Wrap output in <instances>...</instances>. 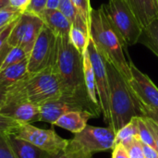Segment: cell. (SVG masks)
I'll list each match as a JSON object with an SVG mask.
<instances>
[{
  "label": "cell",
  "mask_w": 158,
  "mask_h": 158,
  "mask_svg": "<svg viewBox=\"0 0 158 158\" xmlns=\"http://www.w3.org/2000/svg\"><path fill=\"white\" fill-rule=\"evenodd\" d=\"M39 17L56 36L69 35L72 23L60 10L45 8L40 13Z\"/></svg>",
  "instance_id": "cell-13"
},
{
  "label": "cell",
  "mask_w": 158,
  "mask_h": 158,
  "mask_svg": "<svg viewBox=\"0 0 158 158\" xmlns=\"http://www.w3.org/2000/svg\"><path fill=\"white\" fill-rule=\"evenodd\" d=\"M79 15L86 22L90 29V19H91V11L92 7L90 5V0H72Z\"/></svg>",
  "instance_id": "cell-29"
},
{
  "label": "cell",
  "mask_w": 158,
  "mask_h": 158,
  "mask_svg": "<svg viewBox=\"0 0 158 158\" xmlns=\"http://www.w3.org/2000/svg\"><path fill=\"white\" fill-rule=\"evenodd\" d=\"M116 132L110 128L87 125L69 140V145L82 154L93 157L94 154L113 149Z\"/></svg>",
  "instance_id": "cell-7"
},
{
  "label": "cell",
  "mask_w": 158,
  "mask_h": 158,
  "mask_svg": "<svg viewBox=\"0 0 158 158\" xmlns=\"http://www.w3.org/2000/svg\"><path fill=\"white\" fill-rule=\"evenodd\" d=\"M59 5V0H47L45 8L48 9H57Z\"/></svg>",
  "instance_id": "cell-38"
},
{
  "label": "cell",
  "mask_w": 158,
  "mask_h": 158,
  "mask_svg": "<svg viewBox=\"0 0 158 158\" xmlns=\"http://www.w3.org/2000/svg\"><path fill=\"white\" fill-rule=\"evenodd\" d=\"M137 122H138V129H139V138H140L141 142L156 149V145L154 137H153L143 117L138 116Z\"/></svg>",
  "instance_id": "cell-26"
},
{
  "label": "cell",
  "mask_w": 158,
  "mask_h": 158,
  "mask_svg": "<svg viewBox=\"0 0 158 158\" xmlns=\"http://www.w3.org/2000/svg\"><path fill=\"white\" fill-rule=\"evenodd\" d=\"M30 74L28 70V59L0 69V91L6 89L23 80Z\"/></svg>",
  "instance_id": "cell-16"
},
{
  "label": "cell",
  "mask_w": 158,
  "mask_h": 158,
  "mask_svg": "<svg viewBox=\"0 0 158 158\" xmlns=\"http://www.w3.org/2000/svg\"><path fill=\"white\" fill-rule=\"evenodd\" d=\"M56 36L46 27H43L28 57V70L31 74L38 73L55 63Z\"/></svg>",
  "instance_id": "cell-10"
},
{
  "label": "cell",
  "mask_w": 158,
  "mask_h": 158,
  "mask_svg": "<svg viewBox=\"0 0 158 158\" xmlns=\"http://www.w3.org/2000/svg\"><path fill=\"white\" fill-rule=\"evenodd\" d=\"M28 18H29V13L27 11H24L19 18L14 27L12 28L7 39V44L11 47H16L20 45L28 23Z\"/></svg>",
  "instance_id": "cell-21"
},
{
  "label": "cell",
  "mask_w": 158,
  "mask_h": 158,
  "mask_svg": "<svg viewBox=\"0 0 158 158\" xmlns=\"http://www.w3.org/2000/svg\"><path fill=\"white\" fill-rule=\"evenodd\" d=\"M20 16H19L18 18H16L15 19H13L12 21H10L5 28L4 30L0 32V67L3 63V61L5 60L6 55L8 54V52L10 51V49L12 48L8 44H7V39L8 36L10 34V31L12 30V28L14 27V25L16 24V22L18 21L19 18Z\"/></svg>",
  "instance_id": "cell-24"
},
{
  "label": "cell",
  "mask_w": 158,
  "mask_h": 158,
  "mask_svg": "<svg viewBox=\"0 0 158 158\" xmlns=\"http://www.w3.org/2000/svg\"><path fill=\"white\" fill-rule=\"evenodd\" d=\"M39 107H40V121L46 122L51 125H54L55 122L62 115L71 111L87 110L93 113L95 116V118H97V116L93 112V110L82 102L77 99L69 98L65 96L44 103L41 106H39Z\"/></svg>",
  "instance_id": "cell-11"
},
{
  "label": "cell",
  "mask_w": 158,
  "mask_h": 158,
  "mask_svg": "<svg viewBox=\"0 0 158 158\" xmlns=\"http://www.w3.org/2000/svg\"><path fill=\"white\" fill-rule=\"evenodd\" d=\"M143 118H144V120H145V122H146V124H147V126H148V128H149V130H150V131L154 137V140H155V143L156 145V150L158 151V126L152 119L145 118V117H143Z\"/></svg>",
  "instance_id": "cell-36"
},
{
  "label": "cell",
  "mask_w": 158,
  "mask_h": 158,
  "mask_svg": "<svg viewBox=\"0 0 158 158\" xmlns=\"http://www.w3.org/2000/svg\"><path fill=\"white\" fill-rule=\"evenodd\" d=\"M28 13H29L28 23L26 26V30L24 32L22 42L19 46L29 56L30 53L31 52V49L37 40L43 27L44 26V23L43 19L38 15H34L30 12H28Z\"/></svg>",
  "instance_id": "cell-18"
},
{
  "label": "cell",
  "mask_w": 158,
  "mask_h": 158,
  "mask_svg": "<svg viewBox=\"0 0 158 158\" xmlns=\"http://www.w3.org/2000/svg\"><path fill=\"white\" fill-rule=\"evenodd\" d=\"M87 50L90 56L92 66L95 77V86L98 96V104L103 115L104 121L108 125V128L112 130V120L110 114V105H109V84L108 76L106 67V62L97 51L93 40L90 38Z\"/></svg>",
  "instance_id": "cell-9"
},
{
  "label": "cell",
  "mask_w": 158,
  "mask_h": 158,
  "mask_svg": "<svg viewBox=\"0 0 158 158\" xmlns=\"http://www.w3.org/2000/svg\"><path fill=\"white\" fill-rule=\"evenodd\" d=\"M22 123L0 114V134H13Z\"/></svg>",
  "instance_id": "cell-28"
},
{
  "label": "cell",
  "mask_w": 158,
  "mask_h": 158,
  "mask_svg": "<svg viewBox=\"0 0 158 158\" xmlns=\"http://www.w3.org/2000/svg\"><path fill=\"white\" fill-rule=\"evenodd\" d=\"M28 57H29V56L20 46L12 47L10 49V51L8 52V54L6 55L5 60L3 61V63L0 67V69H6L11 65L22 62V61L28 59Z\"/></svg>",
  "instance_id": "cell-25"
},
{
  "label": "cell",
  "mask_w": 158,
  "mask_h": 158,
  "mask_svg": "<svg viewBox=\"0 0 158 158\" xmlns=\"http://www.w3.org/2000/svg\"><path fill=\"white\" fill-rule=\"evenodd\" d=\"M130 66L131 79L128 83L133 94L144 105L158 107V88L156 84L132 62H130Z\"/></svg>",
  "instance_id": "cell-12"
},
{
  "label": "cell",
  "mask_w": 158,
  "mask_h": 158,
  "mask_svg": "<svg viewBox=\"0 0 158 158\" xmlns=\"http://www.w3.org/2000/svg\"><path fill=\"white\" fill-rule=\"evenodd\" d=\"M83 75H84V83H85V87H86L88 96H89L90 100L95 106H97L99 107L98 96H97L96 86H95L94 72V69H93L92 62H91L90 56H89L87 49L83 54Z\"/></svg>",
  "instance_id": "cell-19"
},
{
  "label": "cell",
  "mask_w": 158,
  "mask_h": 158,
  "mask_svg": "<svg viewBox=\"0 0 158 158\" xmlns=\"http://www.w3.org/2000/svg\"><path fill=\"white\" fill-rule=\"evenodd\" d=\"M121 144H123L126 148L130 158H145L142 147V142L139 136L132 137Z\"/></svg>",
  "instance_id": "cell-27"
},
{
  "label": "cell",
  "mask_w": 158,
  "mask_h": 158,
  "mask_svg": "<svg viewBox=\"0 0 158 158\" xmlns=\"http://www.w3.org/2000/svg\"><path fill=\"white\" fill-rule=\"evenodd\" d=\"M46 2H47V0H31V3L26 11L39 16L40 13L44 9H45Z\"/></svg>",
  "instance_id": "cell-33"
},
{
  "label": "cell",
  "mask_w": 158,
  "mask_h": 158,
  "mask_svg": "<svg viewBox=\"0 0 158 158\" xmlns=\"http://www.w3.org/2000/svg\"><path fill=\"white\" fill-rule=\"evenodd\" d=\"M7 139L18 158H51L53 156L15 134H7Z\"/></svg>",
  "instance_id": "cell-17"
},
{
  "label": "cell",
  "mask_w": 158,
  "mask_h": 158,
  "mask_svg": "<svg viewBox=\"0 0 158 158\" xmlns=\"http://www.w3.org/2000/svg\"><path fill=\"white\" fill-rule=\"evenodd\" d=\"M6 26H5V27H6ZM5 27H3V28H0V32H1V31L4 30V28H5Z\"/></svg>",
  "instance_id": "cell-42"
},
{
  "label": "cell",
  "mask_w": 158,
  "mask_h": 158,
  "mask_svg": "<svg viewBox=\"0 0 158 158\" xmlns=\"http://www.w3.org/2000/svg\"><path fill=\"white\" fill-rule=\"evenodd\" d=\"M93 118H95V116L87 110L71 111L62 115L54 125L76 134L81 131L88 125V120Z\"/></svg>",
  "instance_id": "cell-15"
},
{
  "label": "cell",
  "mask_w": 158,
  "mask_h": 158,
  "mask_svg": "<svg viewBox=\"0 0 158 158\" xmlns=\"http://www.w3.org/2000/svg\"><path fill=\"white\" fill-rule=\"evenodd\" d=\"M102 6L123 47L136 44L143 29L127 3L124 0H109Z\"/></svg>",
  "instance_id": "cell-4"
},
{
  "label": "cell",
  "mask_w": 158,
  "mask_h": 158,
  "mask_svg": "<svg viewBox=\"0 0 158 158\" xmlns=\"http://www.w3.org/2000/svg\"><path fill=\"white\" fill-rule=\"evenodd\" d=\"M0 158H18L8 142L7 134H0Z\"/></svg>",
  "instance_id": "cell-32"
},
{
  "label": "cell",
  "mask_w": 158,
  "mask_h": 158,
  "mask_svg": "<svg viewBox=\"0 0 158 158\" xmlns=\"http://www.w3.org/2000/svg\"><path fill=\"white\" fill-rule=\"evenodd\" d=\"M134 13L143 29L146 28L158 17L156 0H124Z\"/></svg>",
  "instance_id": "cell-14"
},
{
  "label": "cell",
  "mask_w": 158,
  "mask_h": 158,
  "mask_svg": "<svg viewBox=\"0 0 158 158\" xmlns=\"http://www.w3.org/2000/svg\"><path fill=\"white\" fill-rule=\"evenodd\" d=\"M23 80L6 89V100L0 109V114L22 124H31L40 121V107L27 98Z\"/></svg>",
  "instance_id": "cell-6"
},
{
  "label": "cell",
  "mask_w": 158,
  "mask_h": 158,
  "mask_svg": "<svg viewBox=\"0 0 158 158\" xmlns=\"http://www.w3.org/2000/svg\"><path fill=\"white\" fill-rule=\"evenodd\" d=\"M136 106L141 113V117H145V118L152 119L158 126V107L149 106L147 105H144L140 100H138L137 97H136Z\"/></svg>",
  "instance_id": "cell-30"
},
{
  "label": "cell",
  "mask_w": 158,
  "mask_h": 158,
  "mask_svg": "<svg viewBox=\"0 0 158 158\" xmlns=\"http://www.w3.org/2000/svg\"><path fill=\"white\" fill-rule=\"evenodd\" d=\"M90 38L106 62L114 66L129 82L131 79V66L124 55V47L109 23L103 6L92 8L90 19Z\"/></svg>",
  "instance_id": "cell-2"
},
{
  "label": "cell",
  "mask_w": 158,
  "mask_h": 158,
  "mask_svg": "<svg viewBox=\"0 0 158 158\" xmlns=\"http://www.w3.org/2000/svg\"><path fill=\"white\" fill-rule=\"evenodd\" d=\"M112 158H130L129 154L123 144L119 143L113 147Z\"/></svg>",
  "instance_id": "cell-35"
},
{
  "label": "cell",
  "mask_w": 158,
  "mask_h": 158,
  "mask_svg": "<svg viewBox=\"0 0 158 158\" xmlns=\"http://www.w3.org/2000/svg\"><path fill=\"white\" fill-rule=\"evenodd\" d=\"M9 6V0H0V11Z\"/></svg>",
  "instance_id": "cell-40"
},
{
  "label": "cell",
  "mask_w": 158,
  "mask_h": 158,
  "mask_svg": "<svg viewBox=\"0 0 158 158\" xmlns=\"http://www.w3.org/2000/svg\"><path fill=\"white\" fill-rule=\"evenodd\" d=\"M5 100H6V92L0 91V109L3 106V105L5 103Z\"/></svg>",
  "instance_id": "cell-41"
},
{
  "label": "cell",
  "mask_w": 158,
  "mask_h": 158,
  "mask_svg": "<svg viewBox=\"0 0 158 158\" xmlns=\"http://www.w3.org/2000/svg\"><path fill=\"white\" fill-rule=\"evenodd\" d=\"M138 43L148 47L158 56V17L143 30Z\"/></svg>",
  "instance_id": "cell-20"
},
{
  "label": "cell",
  "mask_w": 158,
  "mask_h": 158,
  "mask_svg": "<svg viewBox=\"0 0 158 158\" xmlns=\"http://www.w3.org/2000/svg\"><path fill=\"white\" fill-rule=\"evenodd\" d=\"M51 158H75L74 156H70L69 154L66 153V152H62L61 154L59 155H56V156H52Z\"/></svg>",
  "instance_id": "cell-39"
},
{
  "label": "cell",
  "mask_w": 158,
  "mask_h": 158,
  "mask_svg": "<svg viewBox=\"0 0 158 158\" xmlns=\"http://www.w3.org/2000/svg\"><path fill=\"white\" fill-rule=\"evenodd\" d=\"M142 147H143V151L145 158H158V151L156 149L143 143H142Z\"/></svg>",
  "instance_id": "cell-37"
},
{
  "label": "cell",
  "mask_w": 158,
  "mask_h": 158,
  "mask_svg": "<svg viewBox=\"0 0 158 158\" xmlns=\"http://www.w3.org/2000/svg\"><path fill=\"white\" fill-rule=\"evenodd\" d=\"M106 67L109 84L112 130L117 133L134 117H141V113L136 106V97L128 81L117 69L108 62H106Z\"/></svg>",
  "instance_id": "cell-3"
},
{
  "label": "cell",
  "mask_w": 158,
  "mask_h": 158,
  "mask_svg": "<svg viewBox=\"0 0 158 158\" xmlns=\"http://www.w3.org/2000/svg\"><path fill=\"white\" fill-rule=\"evenodd\" d=\"M69 39L74 47L81 54L83 55L84 52L87 49L89 41H90V35L86 31L81 30L78 27L72 26L71 30L69 31Z\"/></svg>",
  "instance_id": "cell-22"
},
{
  "label": "cell",
  "mask_w": 158,
  "mask_h": 158,
  "mask_svg": "<svg viewBox=\"0 0 158 158\" xmlns=\"http://www.w3.org/2000/svg\"><path fill=\"white\" fill-rule=\"evenodd\" d=\"M55 70L59 78L62 96L77 99L88 106L100 117L101 110L89 98L83 75V55L72 44L68 36H56V50L54 63Z\"/></svg>",
  "instance_id": "cell-1"
},
{
  "label": "cell",
  "mask_w": 158,
  "mask_h": 158,
  "mask_svg": "<svg viewBox=\"0 0 158 158\" xmlns=\"http://www.w3.org/2000/svg\"><path fill=\"white\" fill-rule=\"evenodd\" d=\"M23 86L29 101L37 106L58 99L63 95L60 81L54 65L38 73H30L23 80Z\"/></svg>",
  "instance_id": "cell-5"
},
{
  "label": "cell",
  "mask_w": 158,
  "mask_h": 158,
  "mask_svg": "<svg viewBox=\"0 0 158 158\" xmlns=\"http://www.w3.org/2000/svg\"><path fill=\"white\" fill-rule=\"evenodd\" d=\"M30 3L31 0H9V6L20 12L26 11Z\"/></svg>",
  "instance_id": "cell-34"
},
{
  "label": "cell",
  "mask_w": 158,
  "mask_h": 158,
  "mask_svg": "<svg viewBox=\"0 0 158 158\" xmlns=\"http://www.w3.org/2000/svg\"><path fill=\"white\" fill-rule=\"evenodd\" d=\"M22 13L23 12H20L10 6H6V8L0 11V28H3L7 25L10 21L20 16Z\"/></svg>",
  "instance_id": "cell-31"
},
{
  "label": "cell",
  "mask_w": 158,
  "mask_h": 158,
  "mask_svg": "<svg viewBox=\"0 0 158 158\" xmlns=\"http://www.w3.org/2000/svg\"><path fill=\"white\" fill-rule=\"evenodd\" d=\"M13 134L53 156H56L64 152L69 142V140L60 137L53 128L50 130H44L29 123L21 124Z\"/></svg>",
  "instance_id": "cell-8"
},
{
  "label": "cell",
  "mask_w": 158,
  "mask_h": 158,
  "mask_svg": "<svg viewBox=\"0 0 158 158\" xmlns=\"http://www.w3.org/2000/svg\"><path fill=\"white\" fill-rule=\"evenodd\" d=\"M137 117H134L127 125H125L123 128H121L116 133L114 146L117 145V144H119V143H123L124 142L131 139L132 137L139 136V129H138Z\"/></svg>",
  "instance_id": "cell-23"
},
{
  "label": "cell",
  "mask_w": 158,
  "mask_h": 158,
  "mask_svg": "<svg viewBox=\"0 0 158 158\" xmlns=\"http://www.w3.org/2000/svg\"><path fill=\"white\" fill-rule=\"evenodd\" d=\"M156 1H157V4H158V0H156Z\"/></svg>",
  "instance_id": "cell-43"
}]
</instances>
